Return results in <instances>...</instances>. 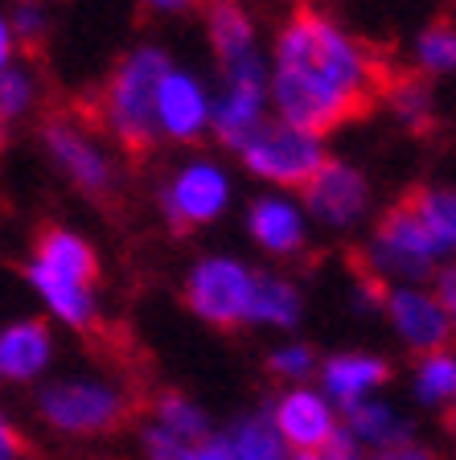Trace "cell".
Wrapping results in <instances>:
<instances>
[{"label":"cell","mask_w":456,"mask_h":460,"mask_svg":"<svg viewBox=\"0 0 456 460\" xmlns=\"http://www.w3.org/2000/svg\"><path fill=\"white\" fill-rule=\"evenodd\" d=\"M276 62L288 75H300L308 83L333 91L350 107H358L362 119H371L387 103V86L395 78V46L366 41L345 33L329 13H321L313 0H296L292 17L284 21L276 38Z\"/></svg>","instance_id":"obj_1"},{"label":"cell","mask_w":456,"mask_h":460,"mask_svg":"<svg viewBox=\"0 0 456 460\" xmlns=\"http://www.w3.org/2000/svg\"><path fill=\"white\" fill-rule=\"evenodd\" d=\"M173 75L165 49H132L120 54L115 66L99 78L91 91L75 95L67 111L83 128L103 132L120 148L128 169H148L165 144L161 128V91Z\"/></svg>","instance_id":"obj_2"},{"label":"cell","mask_w":456,"mask_h":460,"mask_svg":"<svg viewBox=\"0 0 456 460\" xmlns=\"http://www.w3.org/2000/svg\"><path fill=\"white\" fill-rule=\"evenodd\" d=\"M152 391H120L103 383H49L38 394V415L54 431L67 436H115V431L132 428L140 415H148Z\"/></svg>","instance_id":"obj_3"},{"label":"cell","mask_w":456,"mask_h":460,"mask_svg":"<svg viewBox=\"0 0 456 460\" xmlns=\"http://www.w3.org/2000/svg\"><path fill=\"white\" fill-rule=\"evenodd\" d=\"M38 136H41V144H46L49 161L58 164V172H62V177H67V181L75 185V190L83 193L95 210L115 214V206H120L115 169H112V161L99 153L95 144H91V136L83 132V124L67 111V103L46 107V111H41Z\"/></svg>","instance_id":"obj_4"},{"label":"cell","mask_w":456,"mask_h":460,"mask_svg":"<svg viewBox=\"0 0 456 460\" xmlns=\"http://www.w3.org/2000/svg\"><path fill=\"white\" fill-rule=\"evenodd\" d=\"M238 156L255 177L284 185V190H304L321 172V164L329 161L313 136L288 128L284 119H267V115L251 128L247 140L238 144Z\"/></svg>","instance_id":"obj_5"},{"label":"cell","mask_w":456,"mask_h":460,"mask_svg":"<svg viewBox=\"0 0 456 460\" xmlns=\"http://www.w3.org/2000/svg\"><path fill=\"white\" fill-rule=\"evenodd\" d=\"M185 308L201 316L210 329L219 333H238L247 325V300H251V271L238 268L235 259H206L190 271L185 292H181Z\"/></svg>","instance_id":"obj_6"},{"label":"cell","mask_w":456,"mask_h":460,"mask_svg":"<svg viewBox=\"0 0 456 460\" xmlns=\"http://www.w3.org/2000/svg\"><path fill=\"white\" fill-rule=\"evenodd\" d=\"M366 255L374 259V268H379L382 276L395 271V276H407V279H428L432 271H436V263H432L436 251H432L424 226L411 218V210L403 201H390L387 210L379 214Z\"/></svg>","instance_id":"obj_7"},{"label":"cell","mask_w":456,"mask_h":460,"mask_svg":"<svg viewBox=\"0 0 456 460\" xmlns=\"http://www.w3.org/2000/svg\"><path fill=\"white\" fill-rule=\"evenodd\" d=\"M272 91H276L284 124L304 136H313V140H321V136H329V132H342L345 124H362L358 107H350L345 99H337L333 91H325V86L308 83V78H300V75L276 70Z\"/></svg>","instance_id":"obj_8"},{"label":"cell","mask_w":456,"mask_h":460,"mask_svg":"<svg viewBox=\"0 0 456 460\" xmlns=\"http://www.w3.org/2000/svg\"><path fill=\"white\" fill-rule=\"evenodd\" d=\"M222 201H227V181L214 164H193V169L177 172L169 185L161 190V210L165 222L177 239L193 234L201 222L219 218Z\"/></svg>","instance_id":"obj_9"},{"label":"cell","mask_w":456,"mask_h":460,"mask_svg":"<svg viewBox=\"0 0 456 460\" xmlns=\"http://www.w3.org/2000/svg\"><path fill=\"white\" fill-rule=\"evenodd\" d=\"M300 198L321 222H329V226H350V222L362 218L366 206H371V185H366V177H362L353 164L329 156V161L321 164V172L300 190Z\"/></svg>","instance_id":"obj_10"},{"label":"cell","mask_w":456,"mask_h":460,"mask_svg":"<svg viewBox=\"0 0 456 460\" xmlns=\"http://www.w3.org/2000/svg\"><path fill=\"white\" fill-rule=\"evenodd\" d=\"M29 247H33L38 268H46V271H54V276L70 279V284H78L83 292H91V288L103 279L99 251L91 247L83 234H75V230H67V226H58V222H38V226H33V234H29Z\"/></svg>","instance_id":"obj_11"},{"label":"cell","mask_w":456,"mask_h":460,"mask_svg":"<svg viewBox=\"0 0 456 460\" xmlns=\"http://www.w3.org/2000/svg\"><path fill=\"white\" fill-rule=\"evenodd\" d=\"M387 316L395 321V329H399V337L407 341L411 354H416V362L448 354V345L456 341L452 325H448V316L436 296H424V292H390Z\"/></svg>","instance_id":"obj_12"},{"label":"cell","mask_w":456,"mask_h":460,"mask_svg":"<svg viewBox=\"0 0 456 460\" xmlns=\"http://www.w3.org/2000/svg\"><path fill=\"white\" fill-rule=\"evenodd\" d=\"M272 428H276L280 440L292 444L296 452H321L342 423L333 420L329 402H325L321 394H313V391H288L284 399L276 402Z\"/></svg>","instance_id":"obj_13"},{"label":"cell","mask_w":456,"mask_h":460,"mask_svg":"<svg viewBox=\"0 0 456 460\" xmlns=\"http://www.w3.org/2000/svg\"><path fill=\"white\" fill-rule=\"evenodd\" d=\"M49 325L46 316H25L0 333V383H33L49 362Z\"/></svg>","instance_id":"obj_14"},{"label":"cell","mask_w":456,"mask_h":460,"mask_svg":"<svg viewBox=\"0 0 456 460\" xmlns=\"http://www.w3.org/2000/svg\"><path fill=\"white\" fill-rule=\"evenodd\" d=\"M25 279L38 288L41 296H46V305L54 308V313L62 316L70 329H78L86 341L103 333L107 321L99 316V305H95V296H91V292H83L78 284H70V279L54 276V271L38 268V263H29V268H25Z\"/></svg>","instance_id":"obj_15"},{"label":"cell","mask_w":456,"mask_h":460,"mask_svg":"<svg viewBox=\"0 0 456 460\" xmlns=\"http://www.w3.org/2000/svg\"><path fill=\"white\" fill-rule=\"evenodd\" d=\"M201 13H206L210 46H214V54H219L222 75H230L238 62L255 58V54H251L255 29H251V17L243 13V4H238V0H210Z\"/></svg>","instance_id":"obj_16"},{"label":"cell","mask_w":456,"mask_h":460,"mask_svg":"<svg viewBox=\"0 0 456 460\" xmlns=\"http://www.w3.org/2000/svg\"><path fill=\"white\" fill-rule=\"evenodd\" d=\"M390 111L407 124L411 136L428 140L436 132V111H432V75L424 66H395V78L387 86Z\"/></svg>","instance_id":"obj_17"},{"label":"cell","mask_w":456,"mask_h":460,"mask_svg":"<svg viewBox=\"0 0 456 460\" xmlns=\"http://www.w3.org/2000/svg\"><path fill=\"white\" fill-rule=\"evenodd\" d=\"M390 374H395L390 362H382V358H374V354H337L325 362L321 383L342 407H353V402H362L366 391L390 383Z\"/></svg>","instance_id":"obj_18"},{"label":"cell","mask_w":456,"mask_h":460,"mask_svg":"<svg viewBox=\"0 0 456 460\" xmlns=\"http://www.w3.org/2000/svg\"><path fill=\"white\" fill-rule=\"evenodd\" d=\"M399 201L411 210V218L424 226L432 251H452L456 247V190H432V185H407Z\"/></svg>","instance_id":"obj_19"},{"label":"cell","mask_w":456,"mask_h":460,"mask_svg":"<svg viewBox=\"0 0 456 460\" xmlns=\"http://www.w3.org/2000/svg\"><path fill=\"white\" fill-rule=\"evenodd\" d=\"M201 124H206V99L198 83L185 75H169L161 91V128L177 144H201Z\"/></svg>","instance_id":"obj_20"},{"label":"cell","mask_w":456,"mask_h":460,"mask_svg":"<svg viewBox=\"0 0 456 460\" xmlns=\"http://www.w3.org/2000/svg\"><path fill=\"white\" fill-rule=\"evenodd\" d=\"M148 411H152V423H156V428L169 431V436H177V440L190 444V448H198V444L210 440L206 411H201L190 394H181L177 386H161V391H152Z\"/></svg>","instance_id":"obj_21"},{"label":"cell","mask_w":456,"mask_h":460,"mask_svg":"<svg viewBox=\"0 0 456 460\" xmlns=\"http://www.w3.org/2000/svg\"><path fill=\"white\" fill-rule=\"evenodd\" d=\"M251 234L272 255H292V251L304 247V226L296 218V210L276 198H264L251 206Z\"/></svg>","instance_id":"obj_22"},{"label":"cell","mask_w":456,"mask_h":460,"mask_svg":"<svg viewBox=\"0 0 456 460\" xmlns=\"http://www.w3.org/2000/svg\"><path fill=\"white\" fill-rule=\"evenodd\" d=\"M267 321V325H296L300 321V292L288 279L276 276H251V300H247V325Z\"/></svg>","instance_id":"obj_23"},{"label":"cell","mask_w":456,"mask_h":460,"mask_svg":"<svg viewBox=\"0 0 456 460\" xmlns=\"http://www.w3.org/2000/svg\"><path fill=\"white\" fill-rule=\"evenodd\" d=\"M345 428H350L353 440L374 444V452L411 440L407 423L395 420V415H390L387 407H379V402H353V407H345Z\"/></svg>","instance_id":"obj_24"},{"label":"cell","mask_w":456,"mask_h":460,"mask_svg":"<svg viewBox=\"0 0 456 460\" xmlns=\"http://www.w3.org/2000/svg\"><path fill=\"white\" fill-rule=\"evenodd\" d=\"M419 66L428 70V75L456 70V21L448 17V13L428 21L424 33H419Z\"/></svg>","instance_id":"obj_25"},{"label":"cell","mask_w":456,"mask_h":460,"mask_svg":"<svg viewBox=\"0 0 456 460\" xmlns=\"http://www.w3.org/2000/svg\"><path fill=\"white\" fill-rule=\"evenodd\" d=\"M235 460H288L284 456V440L280 431L267 420H243L235 431L227 436Z\"/></svg>","instance_id":"obj_26"},{"label":"cell","mask_w":456,"mask_h":460,"mask_svg":"<svg viewBox=\"0 0 456 460\" xmlns=\"http://www.w3.org/2000/svg\"><path fill=\"white\" fill-rule=\"evenodd\" d=\"M33 107V83H29L21 70H0V153L9 148L13 124Z\"/></svg>","instance_id":"obj_27"},{"label":"cell","mask_w":456,"mask_h":460,"mask_svg":"<svg viewBox=\"0 0 456 460\" xmlns=\"http://www.w3.org/2000/svg\"><path fill=\"white\" fill-rule=\"evenodd\" d=\"M419 399L424 402H452L456 399V358L452 354H436L428 362H419V383H416Z\"/></svg>","instance_id":"obj_28"},{"label":"cell","mask_w":456,"mask_h":460,"mask_svg":"<svg viewBox=\"0 0 456 460\" xmlns=\"http://www.w3.org/2000/svg\"><path fill=\"white\" fill-rule=\"evenodd\" d=\"M13 33H17V46L21 54L29 58V62H38V66H46V17H41L33 4H21L17 17H13Z\"/></svg>","instance_id":"obj_29"},{"label":"cell","mask_w":456,"mask_h":460,"mask_svg":"<svg viewBox=\"0 0 456 460\" xmlns=\"http://www.w3.org/2000/svg\"><path fill=\"white\" fill-rule=\"evenodd\" d=\"M345 268L353 271L358 288L366 292V300H371L374 308H387V300H390V292H395V288L387 284V276H382V271L374 268V259L366 255V251H358V247L345 251Z\"/></svg>","instance_id":"obj_30"},{"label":"cell","mask_w":456,"mask_h":460,"mask_svg":"<svg viewBox=\"0 0 456 460\" xmlns=\"http://www.w3.org/2000/svg\"><path fill=\"white\" fill-rule=\"evenodd\" d=\"M313 366H317L313 345H288V349H276V354L267 358V374L280 378V383H300Z\"/></svg>","instance_id":"obj_31"},{"label":"cell","mask_w":456,"mask_h":460,"mask_svg":"<svg viewBox=\"0 0 456 460\" xmlns=\"http://www.w3.org/2000/svg\"><path fill=\"white\" fill-rule=\"evenodd\" d=\"M33 440H29L25 431L9 420V415H0V460H29L33 456Z\"/></svg>","instance_id":"obj_32"},{"label":"cell","mask_w":456,"mask_h":460,"mask_svg":"<svg viewBox=\"0 0 456 460\" xmlns=\"http://www.w3.org/2000/svg\"><path fill=\"white\" fill-rule=\"evenodd\" d=\"M436 300H440V308H444L448 325H452V337H456V268H444L436 276Z\"/></svg>","instance_id":"obj_33"},{"label":"cell","mask_w":456,"mask_h":460,"mask_svg":"<svg viewBox=\"0 0 456 460\" xmlns=\"http://www.w3.org/2000/svg\"><path fill=\"white\" fill-rule=\"evenodd\" d=\"M321 452H325L329 460H362V448H358V440L350 436V428H345V423L333 431V440L325 444Z\"/></svg>","instance_id":"obj_34"},{"label":"cell","mask_w":456,"mask_h":460,"mask_svg":"<svg viewBox=\"0 0 456 460\" xmlns=\"http://www.w3.org/2000/svg\"><path fill=\"white\" fill-rule=\"evenodd\" d=\"M374 460H440V456L416 440H403V444H390V448H379Z\"/></svg>","instance_id":"obj_35"},{"label":"cell","mask_w":456,"mask_h":460,"mask_svg":"<svg viewBox=\"0 0 456 460\" xmlns=\"http://www.w3.org/2000/svg\"><path fill=\"white\" fill-rule=\"evenodd\" d=\"M185 460H235V452H230V440H227V436H219V440L210 436L206 444L190 448V456H185Z\"/></svg>","instance_id":"obj_36"},{"label":"cell","mask_w":456,"mask_h":460,"mask_svg":"<svg viewBox=\"0 0 456 460\" xmlns=\"http://www.w3.org/2000/svg\"><path fill=\"white\" fill-rule=\"evenodd\" d=\"M148 13H193V0H140V17H148Z\"/></svg>","instance_id":"obj_37"},{"label":"cell","mask_w":456,"mask_h":460,"mask_svg":"<svg viewBox=\"0 0 456 460\" xmlns=\"http://www.w3.org/2000/svg\"><path fill=\"white\" fill-rule=\"evenodd\" d=\"M9 54H13V33H9V25L0 21V70H4V62H9Z\"/></svg>","instance_id":"obj_38"},{"label":"cell","mask_w":456,"mask_h":460,"mask_svg":"<svg viewBox=\"0 0 456 460\" xmlns=\"http://www.w3.org/2000/svg\"><path fill=\"white\" fill-rule=\"evenodd\" d=\"M440 423H444V431H448V436H456V399L440 407Z\"/></svg>","instance_id":"obj_39"},{"label":"cell","mask_w":456,"mask_h":460,"mask_svg":"<svg viewBox=\"0 0 456 460\" xmlns=\"http://www.w3.org/2000/svg\"><path fill=\"white\" fill-rule=\"evenodd\" d=\"M296 460H329L325 452H296Z\"/></svg>","instance_id":"obj_40"},{"label":"cell","mask_w":456,"mask_h":460,"mask_svg":"<svg viewBox=\"0 0 456 460\" xmlns=\"http://www.w3.org/2000/svg\"><path fill=\"white\" fill-rule=\"evenodd\" d=\"M206 4H210V0H193V13H201V9H206Z\"/></svg>","instance_id":"obj_41"},{"label":"cell","mask_w":456,"mask_h":460,"mask_svg":"<svg viewBox=\"0 0 456 460\" xmlns=\"http://www.w3.org/2000/svg\"><path fill=\"white\" fill-rule=\"evenodd\" d=\"M21 4H38V0H21Z\"/></svg>","instance_id":"obj_42"}]
</instances>
